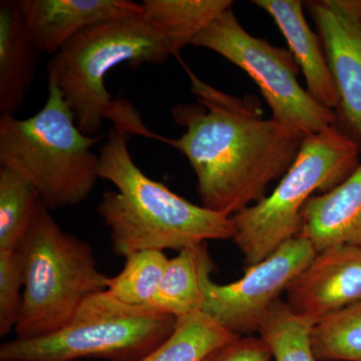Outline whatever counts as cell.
I'll use <instances>...</instances> for the list:
<instances>
[{"instance_id": "obj_1", "label": "cell", "mask_w": 361, "mask_h": 361, "mask_svg": "<svg viewBox=\"0 0 361 361\" xmlns=\"http://www.w3.org/2000/svg\"><path fill=\"white\" fill-rule=\"evenodd\" d=\"M183 66L198 104L172 109L173 120L186 130L165 142L189 161L202 206L232 217L267 196L271 183L295 161L303 137L264 118L256 97L221 92Z\"/></svg>"}, {"instance_id": "obj_2", "label": "cell", "mask_w": 361, "mask_h": 361, "mask_svg": "<svg viewBox=\"0 0 361 361\" xmlns=\"http://www.w3.org/2000/svg\"><path fill=\"white\" fill-rule=\"evenodd\" d=\"M130 134L113 128L99 153L97 173L116 191H106L97 212L110 229L114 253L176 250L234 239L231 217L191 203L151 179L130 156Z\"/></svg>"}, {"instance_id": "obj_3", "label": "cell", "mask_w": 361, "mask_h": 361, "mask_svg": "<svg viewBox=\"0 0 361 361\" xmlns=\"http://www.w3.org/2000/svg\"><path fill=\"white\" fill-rule=\"evenodd\" d=\"M172 54L165 33L142 13L104 21L78 33L51 56L47 73L85 135H97L108 120L128 134L163 142L165 137L145 126L130 102L111 97L104 78L121 63L159 65Z\"/></svg>"}, {"instance_id": "obj_4", "label": "cell", "mask_w": 361, "mask_h": 361, "mask_svg": "<svg viewBox=\"0 0 361 361\" xmlns=\"http://www.w3.org/2000/svg\"><path fill=\"white\" fill-rule=\"evenodd\" d=\"M103 135H85L58 85L49 80V97L39 113L25 120L0 116V167L16 171L37 188L45 208L80 205L96 186L99 156L90 151Z\"/></svg>"}, {"instance_id": "obj_5", "label": "cell", "mask_w": 361, "mask_h": 361, "mask_svg": "<svg viewBox=\"0 0 361 361\" xmlns=\"http://www.w3.org/2000/svg\"><path fill=\"white\" fill-rule=\"evenodd\" d=\"M358 145L337 125L303 139L295 161L269 196L232 216L234 243L247 267L298 236L302 211L316 192L330 191L361 163Z\"/></svg>"}, {"instance_id": "obj_6", "label": "cell", "mask_w": 361, "mask_h": 361, "mask_svg": "<svg viewBox=\"0 0 361 361\" xmlns=\"http://www.w3.org/2000/svg\"><path fill=\"white\" fill-rule=\"evenodd\" d=\"M49 212H40L20 247L25 288L16 338L59 331L87 298L108 288L92 246L63 231Z\"/></svg>"}, {"instance_id": "obj_7", "label": "cell", "mask_w": 361, "mask_h": 361, "mask_svg": "<svg viewBox=\"0 0 361 361\" xmlns=\"http://www.w3.org/2000/svg\"><path fill=\"white\" fill-rule=\"evenodd\" d=\"M177 322L174 316L121 302L104 290L87 298L59 331L4 342L0 361H137L167 341Z\"/></svg>"}, {"instance_id": "obj_8", "label": "cell", "mask_w": 361, "mask_h": 361, "mask_svg": "<svg viewBox=\"0 0 361 361\" xmlns=\"http://www.w3.org/2000/svg\"><path fill=\"white\" fill-rule=\"evenodd\" d=\"M191 45L210 49L245 71L270 106L272 118L299 137L305 139L336 125V111L318 103L299 84V66L291 52L250 35L232 7Z\"/></svg>"}, {"instance_id": "obj_9", "label": "cell", "mask_w": 361, "mask_h": 361, "mask_svg": "<svg viewBox=\"0 0 361 361\" xmlns=\"http://www.w3.org/2000/svg\"><path fill=\"white\" fill-rule=\"evenodd\" d=\"M316 253L308 240L297 236L248 267L244 276L232 283H215L208 273L203 279L202 312L236 336H252Z\"/></svg>"}, {"instance_id": "obj_10", "label": "cell", "mask_w": 361, "mask_h": 361, "mask_svg": "<svg viewBox=\"0 0 361 361\" xmlns=\"http://www.w3.org/2000/svg\"><path fill=\"white\" fill-rule=\"evenodd\" d=\"M303 4L336 82L337 120L361 149V0H310Z\"/></svg>"}, {"instance_id": "obj_11", "label": "cell", "mask_w": 361, "mask_h": 361, "mask_svg": "<svg viewBox=\"0 0 361 361\" xmlns=\"http://www.w3.org/2000/svg\"><path fill=\"white\" fill-rule=\"evenodd\" d=\"M285 293L289 308L313 323L361 301V249L336 245L317 252Z\"/></svg>"}, {"instance_id": "obj_12", "label": "cell", "mask_w": 361, "mask_h": 361, "mask_svg": "<svg viewBox=\"0 0 361 361\" xmlns=\"http://www.w3.org/2000/svg\"><path fill=\"white\" fill-rule=\"evenodd\" d=\"M37 51L54 56L90 26L142 13L130 0H18Z\"/></svg>"}, {"instance_id": "obj_13", "label": "cell", "mask_w": 361, "mask_h": 361, "mask_svg": "<svg viewBox=\"0 0 361 361\" xmlns=\"http://www.w3.org/2000/svg\"><path fill=\"white\" fill-rule=\"evenodd\" d=\"M298 236L316 252L336 245L361 249V163L338 186L311 197Z\"/></svg>"}, {"instance_id": "obj_14", "label": "cell", "mask_w": 361, "mask_h": 361, "mask_svg": "<svg viewBox=\"0 0 361 361\" xmlns=\"http://www.w3.org/2000/svg\"><path fill=\"white\" fill-rule=\"evenodd\" d=\"M269 14L288 44L289 51L302 71L306 90L311 97L336 111L339 97L319 37L306 21L300 0H254Z\"/></svg>"}, {"instance_id": "obj_15", "label": "cell", "mask_w": 361, "mask_h": 361, "mask_svg": "<svg viewBox=\"0 0 361 361\" xmlns=\"http://www.w3.org/2000/svg\"><path fill=\"white\" fill-rule=\"evenodd\" d=\"M39 51L14 0L0 1V116H13L35 75Z\"/></svg>"}, {"instance_id": "obj_16", "label": "cell", "mask_w": 361, "mask_h": 361, "mask_svg": "<svg viewBox=\"0 0 361 361\" xmlns=\"http://www.w3.org/2000/svg\"><path fill=\"white\" fill-rule=\"evenodd\" d=\"M213 270L207 243L183 249L176 257L169 259L160 287L149 307L177 319L202 311L203 279Z\"/></svg>"}, {"instance_id": "obj_17", "label": "cell", "mask_w": 361, "mask_h": 361, "mask_svg": "<svg viewBox=\"0 0 361 361\" xmlns=\"http://www.w3.org/2000/svg\"><path fill=\"white\" fill-rule=\"evenodd\" d=\"M142 13L165 33L174 54L191 45L195 37L220 14L233 6L231 0H144Z\"/></svg>"}, {"instance_id": "obj_18", "label": "cell", "mask_w": 361, "mask_h": 361, "mask_svg": "<svg viewBox=\"0 0 361 361\" xmlns=\"http://www.w3.org/2000/svg\"><path fill=\"white\" fill-rule=\"evenodd\" d=\"M45 208L30 180L16 171L0 167V250H16Z\"/></svg>"}, {"instance_id": "obj_19", "label": "cell", "mask_w": 361, "mask_h": 361, "mask_svg": "<svg viewBox=\"0 0 361 361\" xmlns=\"http://www.w3.org/2000/svg\"><path fill=\"white\" fill-rule=\"evenodd\" d=\"M238 336L199 311L178 319L167 341L137 361H203L216 348Z\"/></svg>"}, {"instance_id": "obj_20", "label": "cell", "mask_w": 361, "mask_h": 361, "mask_svg": "<svg viewBox=\"0 0 361 361\" xmlns=\"http://www.w3.org/2000/svg\"><path fill=\"white\" fill-rule=\"evenodd\" d=\"M310 339L317 361H361V301L313 323Z\"/></svg>"}, {"instance_id": "obj_21", "label": "cell", "mask_w": 361, "mask_h": 361, "mask_svg": "<svg viewBox=\"0 0 361 361\" xmlns=\"http://www.w3.org/2000/svg\"><path fill=\"white\" fill-rule=\"evenodd\" d=\"M125 259L122 271L109 277L106 290L121 302L149 307L167 267V256L164 251L144 250Z\"/></svg>"}, {"instance_id": "obj_22", "label": "cell", "mask_w": 361, "mask_h": 361, "mask_svg": "<svg viewBox=\"0 0 361 361\" xmlns=\"http://www.w3.org/2000/svg\"><path fill=\"white\" fill-rule=\"evenodd\" d=\"M313 322L295 314L286 302L272 306L257 334L267 342L275 361H317L311 344Z\"/></svg>"}, {"instance_id": "obj_23", "label": "cell", "mask_w": 361, "mask_h": 361, "mask_svg": "<svg viewBox=\"0 0 361 361\" xmlns=\"http://www.w3.org/2000/svg\"><path fill=\"white\" fill-rule=\"evenodd\" d=\"M25 273L20 249L0 250V336L14 330L23 306Z\"/></svg>"}, {"instance_id": "obj_24", "label": "cell", "mask_w": 361, "mask_h": 361, "mask_svg": "<svg viewBox=\"0 0 361 361\" xmlns=\"http://www.w3.org/2000/svg\"><path fill=\"white\" fill-rule=\"evenodd\" d=\"M272 351L260 336H238L216 348L203 361H270Z\"/></svg>"}]
</instances>
